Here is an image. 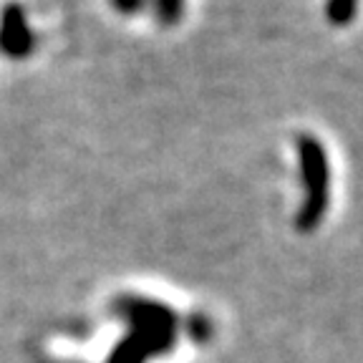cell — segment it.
Wrapping results in <instances>:
<instances>
[{
    "label": "cell",
    "instance_id": "6da1fadb",
    "mask_svg": "<svg viewBox=\"0 0 363 363\" xmlns=\"http://www.w3.org/2000/svg\"><path fill=\"white\" fill-rule=\"evenodd\" d=\"M298 154H301V169L308 189L301 225L311 227L325 212V202H328V157L315 136H298Z\"/></svg>",
    "mask_w": 363,
    "mask_h": 363
},
{
    "label": "cell",
    "instance_id": "7a4b0ae2",
    "mask_svg": "<svg viewBox=\"0 0 363 363\" xmlns=\"http://www.w3.org/2000/svg\"><path fill=\"white\" fill-rule=\"evenodd\" d=\"M33 33L26 23V11L21 6H6L0 21V48L13 58H23L33 51Z\"/></svg>",
    "mask_w": 363,
    "mask_h": 363
},
{
    "label": "cell",
    "instance_id": "3957f363",
    "mask_svg": "<svg viewBox=\"0 0 363 363\" xmlns=\"http://www.w3.org/2000/svg\"><path fill=\"white\" fill-rule=\"evenodd\" d=\"M358 11V0H328L325 16L333 26H348Z\"/></svg>",
    "mask_w": 363,
    "mask_h": 363
},
{
    "label": "cell",
    "instance_id": "277c9868",
    "mask_svg": "<svg viewBox=\"0 0 363 363\" xmlns=\"http://www.w3.org/2000/svg\"><path fill=\"white\" fill-rule=\"evenodd\" d=\"M182 13H184V0H157V16L164 26L177 23Z\"/></svg>",
    "mask_w": 363,
    "mask_h": 363
},
{
    "label": "cell",
    "instance_id": "5b68a950",
    "mask_svg": "<svg viewBox=\"0 0 363 363\" xmlns=\"http://www.w3.org/2000/svg\"><path fill=\"white\" fill-rule=\"evenodd\" d=\"M111 3H113V8L121 13H134L144 6V0H111Z\"/></svg>",
    "mask_w": 363,
    "mask_h": 363
}]
</instances>
